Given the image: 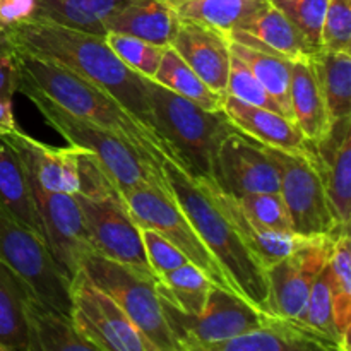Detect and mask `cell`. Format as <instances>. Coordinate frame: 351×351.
Here are the masks:
<instances>
[{
    "instance_id": "18",
    "label": "cell",
    "mask_w": 351,
    "mask_h": 351,
    "mask_svg": "<svg viewBox=\"0 0 351 351\" xmlns=\"http://www.w3.org/2000/svg\"><path fill=\"white\" fill-rule=\"evenodd\" d=\"M171 48L213 91L226 96L232 65L228 36L202 24L180 19Z\"/></svg>"
},
{
    "instance_id": "19",
    "label": "cell",
    "mask_w": 351,
    "mask_h": 351,
    "mask_svg": "<svg viewBox=\"0 0 351 351\" xmlns=\"http://www.w3.org/2000/svg\"><path fill=\"white\" fill-rule=\"evenodd\" d=\"M322 182L336 223L350 232L351 221V117L331 123L328 134L314 144Z\"/></svg>"
},
{
    "instance_id": "4",
    "label": "cell",
    "mask_w": 351,
    "mask_h": 351,
    "mask_svg": "<svg viewBox=\"0 0 351 351\" xmlns=\"http://www.w3.org/2000/svg\"><path fill=\"white\" fill-rule=\"evenodd\" d=\"M156 132L175 165L192 178H211L216 154L230 134L237 132L225 112H208L144 77Z\"/></svg>"
},
{
    "instance_id": "33",
    "label": "cell",
    "mask_w": 351,
    "mask_h": 351,
    "mask_svg": "<svg viewBox=\"0 0 351 351\" xmlns=\"http://www.w3.org/2000/svg\"><path fill=\"white\" fill-rule=\"evenodd\" d=\"M213 287L215 285L211 280L192 263L156 280L158 295L184 314H199L204 311Z\"/></svg>"
},
{
    "instance_id": "24",
    "label": "cell",
    "mask_w": 351,
    "mask_h": 351,
    "mask_svg": "<svg viewBox=\"0 0 351 351\" xmlns=\"http://www.w3.org/2000/svg\"><path fill=\"white\" fill-rule=\"evenodd\" d=\"M24 315V351H99L74 328L71 317L40 304L33 295L26 298Z\"/></svg>"
},
{
    "instance_id": "45",
    "label": "cell",
    "mask_w": 351,
    "mask_h": 351,
    "mask_svg": "<svg viewBox=\"0 0 351 351\" xmlns=\"http://www.w3.org/2000/svg\"><path fill=\"white\" fill-rule=\"evenodd\" d=\"M0 55H14V48L9 38V27L3 23H0Z\"/></svg>"
},
{
    "instance_id": "3",
    "label": "cell",
    "mask_w": 351,
    "mask_h": 351,
    "mask_svg": "<svg viewBox=\"0 0 351 351\" xmlns=\"http://www.w3.org/2000/svg\"><path fill=\"white\" fill-rule=\"evenodd\" d=\"M161 171L175 202L192 223L209 252L218 261L237 295L264 314L271 315L266 267L254 256L228 218L216 208L194 178L168 161L163 163Z\"/></svg>"
},
{
    "instance_id": "5",
    "label": "cell",
    "mask_w": 351,
    "mask_h": 351,
    "mask_svg": "<svg viewBox=\"0 0 351 351\" xmlns=\"http://www.w3.org/2000/svg\"><path fill=\"white\" fill-rule=\"evenodd\" d=\"M17 93L27 96L48 125L53 127L69 144L91 151L101 163L117 192L132 191L144 185L168 189L161 167L144 158L122 136L98 123L71 115L34 89L19 88Z\"/></svg>"
},
{
    "instance_id": "2",
    "label": "cell",
    "mask_w": 351,
    "mask_h": 351,
    "mask_svg": "<svg viewBox=\"0 0 351 351\" xmlns=\"http://www.w3.org/2000/svg\"><path fill=\"white\" fill-rule=\"evenodd\" d=\"M14 60L19 74L17 89H34L71 115L98 123L119 134L158 167H163L167 161L175 165L173 156L163 139L147 129L105 89L79 77L60 65L23 51H14Z\"/></svg>"
},
{
    "instance_id": "41",
    "label": "cell",
    "mask_w": 351,
    "mask_h": 351,
    "mask_svg": "<svg viewBox=\"0 0 351 351\" xmlns=\"http://www.w3.org/2000/svg\"><path fill=\"white\" fill-rule=\"evenodd\" d=\"M141 239H143L144 252H146L147 263L151 269L156 274V280L177 267L189 263L187 257L180 252L175 245H171L163 235L149 228L141 226Z\"/></svg>"
},
{
    "instance_id": "20",
    "label": "cell",
    "mask_w": 351,
    "mask_h": 351,
    "mask_svg": "<svg viewBox=\"0 0 351 351\" xmlns=\"http://www.w3.org/2000/svg\"><path fill=\"white\" fill-rule=\"evenodd\" d=\"M223 112L242 134L259 144L287 153H302L311 147L293 120L271 110L247 105L233 96H225Z\"/></svg>"
},
{
    "instance_id": "1",
    "label": "cell",
    "mask_w": 351,
    "mask_h": 351,
    "mask_svg": "<svg viewBox=\"0 0 351 351\" xmlns=\"http://www.w3.org/2000/svg\"><path fill=\"white\" fill-rule=\"evenodd\" d=\"M9 38L14 51H23L60 65L105 89L160 137L154 129L144 77L113 53L105 36L47 19L27 17L10 24Z\"/></svg>"
},
{
    "instance_id": "9",
    "label": "cell",
    "mask_w": 351,
    "mask_h": 351,
    "mask_svg": "<svg viewBox=\"0 0 351 351\" xmlns=\"http://www.w3.org/2000/svg\"><path fill=\"white\" fill-rule=\"evenodd\" d=\"M0 263L12 269L33 298L71 317V283L45 245L43 239L21 225L0 204Z\"/></svg>"
},
{
    "instance_id": "10",
    "label": "cell",
    "mask_w": 351,
    "mask_h": 351,
    "mask_svg": "<svg viewBox=\"0 0 351 351\" xmlns=\"http://www.w3.org/2000/svg\"><path fill=\"white\" fill-rule=\"evenodd\" d=\"M119 195L137 225L163 235L171 245L177 247L187 257L189 263L197 266L215 287L237 295L225 271L175 202L170 187L161 189L154 185H144L132 191L119 192Z\"/></svg>"
},
{
    "instance_id": "48",
    "label": "cell",
    "mask_w": 351,
    "mask_h": 351,
    "mask_svg": "<svg viewBox=\"0 0 351 351\" xmlns=\"http://www.w3.org/2000/svg\"><path fill=\"white\" fill-rule=\"evenodd\" d=\"M328 351H341V350H338V348H331V350H328Z\"/></svg>"
},
{
    "instance_id": "11",
    "label": "cell",
    "mask_w": 351,
    "mask_h": 351,
    "mask_svg": "<svg viewBox=\"0 0 351 351\" xmlns=\"http://www.w3.org/2000/svg\"><path fill=\"white\" fill-rule=\"evenodd\" d=\"M171 335L184 351L216 345L261 328L273 315L250 305L239 295L213 287L204 311L184 314L160 297Z\"/></svg>"
},
{
    "instance_id": "22",
    "label": "cell",
    "mask_w": 351,
    "mask_h": 351,
    "mask_svg": "<svg viewBox=\"0 0 351 351\" xmlns=\"http://www.w3.org/2000/svg\"><path fill=\"white\" fill-rule=\"evenodd\" d=\"M180 26L177 9L165 0H132L105 23V34L139 38L158 47H171Z\"/></svg>"
},
{
    "instance_id": "36",
    "label": "cell",
    "mask_w": 351,
    "mask_h": 351,
    "mask_svg": "<svg viewBox=\"0 0 351 351\" xmlns=\"http://www.w3.org/2000/svg\"><path fill=\"white\" fill-rule=\"evenodd\" d=\"M105 41L127 67L147 79L154 77L168 48L147 43L139 38L117 33H106Z\"/></svg>"
},
{
    "instance_id": "43",
    "label": "cell",
    "mask_w": 351,
    "mask_h": 351,
    "mask_svg": "<svg viewBox=\"0 0 351 351\" xmlns=\"http://www.w3.org/2000/svg\"><path fill=\"white\" fill-rule=\"evenodd\" d=\"M19 74H17L14 55H0V96L10 98L17 93Z\"/></svg>"
},
{
    "instance_id": "21",
    "label": "cell",
    "mask_w": 351,
    "mask_h": 351,
    "mask_svg": "<svg viewBox=\"0 0 351 351\" xmlns=\"http://www.w3.org/2000/svg\"><path fill=\"white\" fill-rule=\"evenodd\" d=\"M228 38L245 47L267 51L291 62L317 55L305 41L300 31L271 2L245 27L233 31Z\"/></svg>"
},
{
    "instance_id": "25",
    "label": "cell",
    "mask_w": 351,
    "mask_h": 351,
    "mask_svg": "<svg viewBox=\"0 0 351 351\" xmlns=\"http://www.w3.org/2000/svg\"><path fill=\"white\" fill-rule=\"evenodd\" d=\"M331 348L336 346L308 335L293 322L269 317V321L261 328L226 341L191 351H328Z\"/></svg>"
},
{
    "instance_id": "14",
    "label": "cell",
    "mask_w": 351,
    "mask_h": 351,
    "mask_svg": "<svg viewBox=\"0 0 351 351\" xmlns=\"http://www.w3.org/2000/svg\"><path fill=\"white\" fill-rule=\"evenodd\" d=\"M27 173V170H26ZM29 178L34 206L41 223L45 245L62 273L72 281L93 252L81 206L74 195L48 192Z\"/></svg>"
},
{
    "instance_id": "39",
    "label": "cell",
    "mask_w": 351,
    "mask_h": 351,
    "mask_svg": "<svg viewBox=\"0 0 351 351\" xmlns=\"http://www.w3.org/2000/svg\"><path fill=\"white\" fill-rule=\"evenodd\" d=\"M226 95L233 96V98H237L242 103H247V105L259 106V108H266V110H271V112H276V113H281V115H285L283 108L278 105L276 99H274L273 96L264 89V86L257 81L256 75L250 72V69L233 53H232V65H230Z\"/></svg>"
},
{
    "instance_id": "15",
    "label": "cell",
    "mask_w": 351,
    "mask_h": 351,
    "mask_svg": "<svg viewBox=\"0 0 351 351\" xmlns=\"http://www.w3.org/2000/svg\"><path fill=\"white\" fill-rule=\"evenodd\" d=\"M211 178L233 197L280 192V170L269 149L240 130L221 143Z\"/></svg>"
},
{
    "instance_id": "28",
    "label": "cell",
    "mask_w": 351,
    "mask_h": 351,
    "mask_svg": "<svg viewBox=\"0 0 351 351\" xmlns=\"http://www.w3.org/2000/svg\"><path fill=\"white\" fill-rule=\"evenodd\" d=\"M269 5V0H187L177 7L180 19L202 24L230 36L245 27Z\"/></svg>"
},
{
    "instance_id": "42",
    "label": "cell",
    "mask_w": 351,
    "mask_h": 351,
    "mask_svg": "<svg viewBox=\"0 0 351 351\" xmlns=\"http://www.w3.org/2000/svg\"><path fill=\"white\" fill-rule=\"evenodd\" d=\"M34 0H0V23L7 27L33 16Z\"/></svg>"
},
{
    "instance_id": "44",
    "label": "cell",
    "mask_w": 351,
    "mask_h": 351,
    "mask_svg": "<svg viewBox=\"0 0 351 351\" xmlns=\"http://www.w3.org/2000/svg\"><path fill=\"white\" fill-rule=\"evenodd\" d=\"M17 129L19 127H17L16 119H14L12 99L0 96V137L9 136Z\"/></svg>"
},
{
    "instance_id": "30",
    "label": "cell",
    "mask_w": 351,
    "mask_h": 351,
    "mask_svg": "<svg viewBox=\"0 0 351 351\" xmlns=\"http://www.w3.org/2000/svg\"><path fill=\"white\" fill-rule=\"evenodd\" d=\"M312 62L331 123L351 117V53L322 50Z\"/></svg>"
},
{
    "instance_id": "26",
    "label": "cell",
    "mask_w": 351,
    "mask_h": 351,
    "mask_svg": "<svg viewBox=\"0 0 351 351\" xmlns=\"http://www.w3.org/2000/svg\"><path fill=\"white\" fill-rule=\"evenodd\" d=\"M0 204L21 225L43 239L26 167L16 149L3 139H0Z\"/></svg>"
},
{
    "instance_id": "31",
    "label": "cell",
    "mask_w": 351,
    "mask_h": 351,
    "mask_svg": "<svg viewBox=\"0 0 351 351\" xmlns=\"http://www.w3.org/2000/svg\"><path fill=\"white\" fill-rule=\"evenodd\" d=\"M163 88L170 89L175 95L195 103L208 112H221L225 96L213 91L171 47L167 48L158 72L153 77Z\"/></svg>"
},
{
    "instance_id": "37",
    "label": "cell",
    "mask_w": 351,
    "mask_h": 351,
    "mask_svg": "<svg viewBox=\"0 0 351 351\" xmlns=\"http://www.w3.org/2000/svg\"><path fill=\"white\" fill-rule=\"evenodd\" d=\"M302 33L315 53L322 51L321 31L329 0H269Z\"/></svg>"
},
{
    "instance_id": "34",
    "label": "cell",
    "mask_w": 351,
    "mask_h": 351,
    "mask_svg": "<svg viewBox=\"0 0 351 351\" xmlns=\"http://www.w3.org/2000/svg\"><path fill=\"white\" fill-rule=\"evenodd\" d=\"M24 281L12 269L0 263V345L16 351L26 346L24 304L29 297Z\"/></svg>"
},
{
    "instance_id": "13",
    "label": "cell",
    "mask_w": 351,
    "mask_h": 351,
    "mask_svg": "<svg viewBox=\"0 0 351 351\" xmlns=\"http://www.w3.org/2000/svg\"><path fill=\"white\" fill-rule=\"evenodd\" d=\"M81 206L89 242L96 256L156 281L144 252L141 226L123 206L119 192L106 197H75Z\"/></svg>"
},
{
    "instance_id": "32",
    "label": "cell",
    "mask_w": 351,
    "mask_h": 351,
    "mask_svg": "<svg viewBox=\"0 0 351 351\" xmlns=\"http://www.w3.org/2000/svg\"><path fill=\"white\" fill-rule=\"evenodd\" d=\"M230 50L250 69V72L256 75V79L264 86V89L276 99L278 105L283 108L285 115L293 120L290 108L291 60L245 47V45L232 40H230Z\"/></svg>"
},
{
    "instance_id": "27",
    "label": "cell",
    "mask_w": 351,
    "mask_h": 351,
    "mask_svg": "<svg viewBox=\"0 0 351 351\" xmlns=\"http://www.w3.org/2000/svg\"><path fill=\"white\" fill-rule=\"evenodd\" d=\"M132 0H34L33 16L105 36V23Z\"/></svg>"
},
{
    "instance_id": "16",
    "label": "cell",
    "mask_w": 351,
    "mask_h": 351,
    "mask_svg": "<svg viewBox=\"0 0 351 351\" xmlns=\"http://www.w3.org/2000/svg\"><path fill=\"white\" fill-rule=\"evenodd\" d=\"M335 239L319 237L287 259L267 267L269 312L273 317L295 321L307 302L312 287L326 269Z\"/></svg>"
},
{
    "instance_id": "23",
    "label": "cell",
    "mask_w": 351,
    "mask_h": 351,
    "mask_svg": "<svg viewBox=\"0 0 351 351\" xmlns=\"http://www.w3.org/2000/svg\"><path fill=\"white\" fill-rule=\"evenodd\" d=\"M290 108L307 143L314 146L322 141L331 127V119L312 58L291 62Z\"/></svg>"
},
{
    "instance_id": "12",
    "label": "cell",
    "mask_w": 351,
    "mask_h": 351,
    "mask_svg": "<svg viewBox=\"0 0 351 351\" xmlns=\"http://www.w3.org/2000/svg\"><path fill=\"white\" fill-rule=\"evenodd\" d=\"M71 321L99 351H153L122 308L82 269L71 283Z\"/></svg>"
},
{
    "instance_id": "8",
    "label": "cell",
    "mask_w": 351,
    "mask_h": 351,
    "mask_svg": "<svg viewBox=\"0 0 351 351\" xmlns=\"http://www.w3.org/2000/svg\"><path fill=\"white\" fill-rule=\"evenodd\" d=\"M267 149L280 170V194L290 216L291 230L308 239H336L348 232L339 228L332 215L314 147L311 146L302 153H287L273 147Z\"/></svg>"
},
{
    "instance_id": "6",
    "label": "cell",
    "mask_w": 351,
    "mask_h": 351,
    "mask_svg": "<svg viewBox=\"0 0 351 351\" xmlns=\"http://www.w3.org/2000/svg\"><path fill=\"white\" fill-rule=\"evenodd\" d=\"M0 139L16 149L27 173L45 191L89 199L117 192L98 158L84 147L48 146L21 129Z\"/></svg>"
},
{
    "instance_id": "35",
    "label": "cell",
    "mask_w": 351,
    "mask_h": 351,
    "mask_svg": "<svg viewBox=\"0 0 351 351\" xmlns=\"http://www.w3.org/2000/svg\"><path fill=\"white\" fill-rule=\"evenodd\" d=\"M290 322H293L295 326L304 329L308 335L315 336L321 341L345 351L338 329L335 326V317H332V302L331 291H329L328 271H322V274L317 278L314 287H312L307 302H305L298 317Z\"/></svg>"
},
{
    "instance_id": "7",
    "label": "cell",
    "mask_w": 351,
    "mask_h": 351,
    "mask_svg": "<svg viewBox=\"0 0 351 351\" xmlns=\"http://www.w3.org/2000/svg\"><path fill=\"white\" fill-rule=\"evenodd\" d=\"M81 269L96 287L113 298L153 351H184L168 328L156 281L139 276L96 254L86 257Z\"/></svg>"
},
{
    "instance_id": "47",
    "label": "cell",
    "mask_w": 351,
    "mask_h": 351,
    "mask_svg": "<svg viewBox=\"0 0 351 351\" xmlns=\"http://www.w3.org/2000/svg\"><path fill=\"white\" fill-rule=\"evenodd\" d=\"M0 351H16V350L9 348V346H5V345H0Z\"/></svg>"
},
{
    "instance_id": "38",
    "label": "cell",
    "mask_w": 351,
    "mask_h": 351,
    "mask_svg": "<svg viewBox=\"0 0 351 351\" xmlns=\"http://www.w3.org/2000/svg\"><path fill=\"white\" fill-rule=\"evenodd\" d=\"M242 211L256 225L276 232H293L290 216L280 192H263V194H247L235 197Z\"/></svg>"
},
{
    "instance_id": "17",
    "label": "cell",
    "mask_w": 351,
    "mask_h": 351,
    "mask_svg": "<svg viewBox=\"0 0 351 351\" xmlns=\"http://www.w3.org/2000/svg\"><path fill=\"white\" fill-rule=\"evenodd\" d=\"M199 187L209 195L216 208L228 218L233 228L239 232L243 242L247 243L254 256L261 261L264 267L274 266L280 261L287 259L288 256L300 250L307 245L312 239L308 237L297 235L295 232H276V230H266L263 226L256 225L245 213L240 208L239 201L233 195L223 192L218 185L213 182V178H194ZM319 239V237H315Z\"/></svg>"
},
{
    "instance_id": "40",
    "label": "cell",
    "mask_w": 351,
    "mask_h": 351,
    "mask_svg": "<svg viewBox=\"0 0 351 351\" xmlns=\"http://www.w3.org/2000/svg\"><path fill=\"white\" fill-rule=\"evenodd\" d=\"M321 45L326 51L351 53V0H329Z\"/></svg>"
},
{
    "instance_id": "29",
    "label": "cell",
    "mask_w": 351,
    "mask_h": 351,
    "mask_svg": "<svg viewBox=\"0 0 351 351\" xmlns=\"http://www.w3.org/2000/svg\"><path fill=\"white\" fill-rule=\"evenodd\" d=\"M351 242L350 232L341 233L335 239L326 266L329 280V291L332 302L335 326L343 341V348L350 351L351 328Z\"/></svg>"
},
{
    "instance_id": "46",
    "label": "cell",
    "mask_w": 351,
    "mask_h": 351,
    "mask_svg": "<svg viewBox=\"0 0 351 351\" xmlns=\"http://www.w3.org/2000/svg\"><path fill=\"white\" fill-rule=\"evenodd\" d=\"M165 2H167V3H170L171 7H175V9H177L178 5H182V3H184V2H187V0H165Z\"/></svg>"
}]
</instances>
